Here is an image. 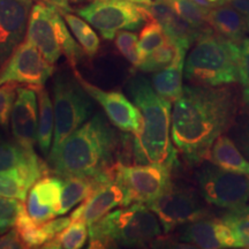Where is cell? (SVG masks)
<instances>
[{"instance_id": "cell-39", "label": "cell", "mask_w": 249, "mask_h": 249, "mask_svg": "<svg viewBox=\"0 0 249 249\" xmlns=\"http://www.w3.org/2000/svg\"><path fill=\"white\" fill-rule=\"evenodd\" d=\"M36 1H42V2H45V4L54 6V7H57L59 11L71 12V2L73 1V0H36Z\"/></svg>"}, {"instance_id": "cell-6", "label": "cell", "mask_w": 249, "mask_h": 249, "mask_svg": "<svg viewBox=\"0 0 249 249\" xmlns=\"http://www.w3.org/2000/svg\"><path fill=\"white\" fill-rule=\"evenodd\" d=\"M27 39L52 65L61 55H65L71 66L75 70L85 53L71 36L59 9L42 1H37L31 7Z\"/></svg>"}, {"instance_id": "cell-7", "label": "cell", "mask_w": 249, "mask_h": 249, "mask_svg": "<svg viewBox=\"0 0 249 249\" xmlns=\"http://www.w3.org/2000/svg\"><path fill=\"white\" fill-rule=\"evenodd\" d=\"M54 139L53 152L71 133L75 132L88 119L91 111V101L77 79L60 74L53 81Z\"/></svg>"}, {"instance_id": "cell-40", "label": "cell", "mask_w": 249, "mask_h": 249, "mask_svg": "<svg viewBox=\"0 0 249 249\" xmlns=\"http://www.w3.org/2000/svg\"><path fill=\"white\" fill-rule=\"evenodd\" d=\"M229 5L234 7L241 14L249 17V0H230Z\"/></svg>"}, {"instance_id": "cell-14", "label": "cell", "mask_w": 249, "mask_h": 249, "mask_svg": "<svg viewBox=\"0 0 249 249\" xmlns=\"http://www.w3.org/2000/svg\"><path fill=\"white\" fill-rule=\"evenodd\" d=\"M33 0H0V66L22 43Z\"/></svg>"}, {"instance_id": "cell-27", "label": "cell", "mask_w": 249, "mask_h": 249, "mask_svg": "<svg viewBox=\"0 0 249 249\" xmlns=\"http://www.w3.org/2000/svg\"><path fill=\"white\" fill-rule=\"evenodd\" d=\"M89 236V226L82 220H73L64 231L51 240L45 242L42 248L50 249H77L85 246Z\"/></svg>"}, {"instance_id": "cell-24", "label": "cell", "mask_w": 249, "mask_h": 249, "mask_svg": "<svg viewBox=\"0 0 249 249\" xmlns=\"http://www.w3.org/2000/svg\"><path fill=\"white\" fill-rule=\"evenodd\" d=\"M62 191H61V207L58 216L66 213L77 204L88 198L99 186V183L92 179L81 178V177H61Z\"/></svg>"}, {"instance_id": "cell-5", "label": "cell", "mask_w": 249, "mask_h": 249, "mask_svg": "<svg viewBox=\"0 0 249 249\" xmlns=\"http://www.w3.org/2000/svg\"><path fill=\"white\" fill-rule=\"evenodd\" d=\"M161 233L163 229L154 211L147 204L136 202L91 224L89 248L143 247L160 238Z\"/></svg>"}, {"instance_id": "cell-12", "label": "cell", "mask_w": 249, "mask_h": 249, "mask_svg": "<svg viewBox=\"0 0 249 249\" xmlns=\"http://www.w3.org/2000/svg\"><path fill=\"white\" fill-rule=\"evenodd\" d=\"M147 205L157 216L164 233H169L176 227L186 225L198 218L207 217V211L194 192L185 187L174 186L173 182L166 192Z\"/></svg>"}, {"instance_id": "cell-1", "label": "cell", "mask_w": 249, "mask_h": 249, "mask_svg": "<svg viewBox=\"0 0 249 249\" xmlns=\"http://www.w3.org/2000/svg\"><path fill=\"white\" fill-rule=\"evenodd\" d=\"M235 113V97L227 87L183 86L171 117L173 144L188 160H208L213 142L231 127Z\"/></svg>"}, {"instance_id": "cell-36", "label": "cell", "mask_w": 249, "mask_h": 249, "mask_svg": "<svg viewBox=\"0 0 249 249\" xmlns=\"http://www.w3.org/2000/svg\"><path fill=\"white\" fill-rule=\"evenodd\" d=\"M240 60H239V82L241 83L242 98L249 108V38L241 40Z\"/></svg>"}, {"instance_id": "cell-42", "label": "cell", "mask_w": 249, "mask_h": 249, "mask_svg": "<svg viewBox=\"0 0 249 249\" xmlns=\"http://www.w3.org/2000/svg\"><path fill=\"white\" fill-rule=\"evenodd\" d=\"M239 141H240L242 151H244L245 155L249 158V127L242 132L241 138L239 139Z\"/></svg>"}, {"instance_id": "cell-18", "label": "cell", "mask_w": 249, "mask_h": 249, "mask_svg": "<svg viewBox=\"0 0 249 249\" xmlns=\"http://www.w3.org/2000/svg\"><path fill=\"white\" fill-rule=\"evenodd\" d=\"M62 178L43 177L30 188L27 201V213L37 223H44L58 216L61 207Z\"/></svg>"}, {"instance_id": "cell-3", "label": "cell", "mask_w": 249, "mask_h": 249, "mask_svg": "<svg viewBox=\"0 0 249 249\" xmlns=\"http://www.w3.org/2000/svg\"><path fill=\"white\" fill-rule=\"evenodd\" d=\"M127 90L142 118L141 130L133 139L134 163L165 164L173 167L177 148L171 139L172 103L161 98L143 76L130 79Z\"/></svg>"}, {"instance_id": "cell-21", "label": "cell", "mask_w": 249, "mask_h": 249, "mask_svg": "<svg viewBox=\"0 0 249 249\" xmlns=\"http://www.w3.org/2000/svg\"><path fill=\"white\" fill-rule=\"evenodd\" d=\"M208 160L224 170L249 176V158L229 136H218L211 147Z\"/></svg>"}, {"instance_id": "cell-28", "label": "cell", "mask_w": 249, "mask_h": 249, "mask_svg": "<svg viewBox=\"0 0 249 249\" xmlns=\"http://www.w3.org/2000/svg\"><path fill=\"white\" fill-rule=\"evenodd\" d=\"M14 229L27 245V248L43 247V245L50 240L49 235L43 229V223L35 222L27 213V210L18 217Z\"/></svg>"}, {"instance_id": "cell-31", "label": "cell", "mask_w": 249, "mask_h": 249, "mask_svg": "<svg viewBox=\"0 0 249 249\" xmlns=\"http://www.w3.org/2000/svg\"><path fill=\"white\" fill-rule=\"evenodd\" d=\"M167 39L169 38L160 23L154 18L148 20L139 36V51L142 61L152 51L163 45Z\"/></svg>"}, {"instance_id": "cell-4", "label": "cell", "mask_w": 249, "mask_h": 249, "mask_svg": "<svg viewBox=\"0 0 249 249\" xmlns=\"http://www.w3.org/2000/svg\"><path fill=\"white\" fill-rule=\"evenodd\" d=\"M239 60L240 45L209 28L194 43L183 75L192 85L226 87L239 82Z\"/></svg>"}, {"instance_id": "cell-16", "label": "cell", "mask_w": 249, "mask_h": 249, "mask_svg": "<svg viewBox=\"0 0 249 249\" xmlns=\"http://www.w3.org/2000/svg\"><path fill=\"white\" fill-rule=\"evenodd\" d=\"M180 239L198 248H236L234 234L222 218L202 217L186 224L180 233Z\"/></svg>"}, {"instance_id": "cell-33", "label": "cell", "mask_w": 249, "mask_h": 249, "mask_svg": "<svg viewBox=\"0 0 249 249\" xmlns=\"http://www.w3.org/2000/svg\"><path fill=\"white\" fill-rule=\"evenodd\" d=\"M114 43L117 49L128 60L133 66L139 67L142 58L139 51V37L136 34L127 30L118 31L114 36Z\"/></svg>"}, {"instance_id": "cell-20", "label": "cell", "mask_w": 249, "mask_h": 249, "mask_svg": "<svg viewBox=\"0 0 249 249\" xmlns=\"http://www.w3.org/2000/svg\"><path fill=\"white\" fill-rule=\"evenodd\" d=\"M207 23L214 33L224 38L240 44L246 35L245 15L231 5L209 8Z\"/></svg>"}, {"instance_id": "cell-41", "label": "cell", "mask_w": 249, "mask_h": 249, "mask_svg": "<svg viewBox=\"0 0 249 249\" xmlns=\"http://www.w3.org/2000/svg\"><path fill=\"white\" fill-rule=\"evenodd\" d=\"M192 1L196 2V4L202 6V7L213 8V7H219V6L229 5L230 0H192Z\"/></svg>"}, {"instance_id": "cell-35", "label": "cell", "mask_w": 249, "mask_h": 249, "mask_svg": "<svg viewBox=\"0 0 249 249\" xmlns=\"http://www.w3.org/2000/svg\"><path fill=\"white\" fill-rule=\"evenodd\" d=\"M18 87V83L13 82L0 85V126L6 127L11 120Z\"/></svg>"}, {"instance_id": "cell-29", "label": "cell", "mask_w": 249, "mask_h": 249, "mask_svg": "<svg viewBox=\"0 0 249 249\" xmlns=\"http://www.w3.org/2000/svg\"><path fill=\"white\" fill-rule=\"evenodd\" d=\"M222 219L232 230L236 248L249 249V205L227 210Z\"/></svg>"}, {"instance_id": "cell-19", "label": "cell", "mask_w": 249, "mask_h": 249, "mask_svg": "<svg viewBox=\"0 0 249 249\" xmlns=\"http://www.w3.org/2000/svg\"><path fill=\"white\" fill-rule=\"evenodd\" d=\"M0 171H18L28 186L51 172L35 150H28L18 143H0Z\"/></svg>"}, {"instance_id": "cell-8", "label": "cell", "mask_w": 249, "mask_h": 249, "mask_svg": "<svg viewBox=\"0 0 249 249\" xmlns=\"http://www.w3.org/2000/svg\"><path fill=\"white\" fill-rule=\"evenodd\" d=\"M172 166L165 164L117 163L113 179L126 194L127 205L132 203L149 204L158 198L172 185Z\"/></svg>"}, {"instance_id": "cell-25", "label": "cell", "mask_w": 249, "mask_h": 249, "mask_svg": "<svg viewBox=\"0 0 249 249\" xmlns=\"http://www.w3.org/2000/svg\"><path fill=\"white\" fill-rule=\"evenodd\" d=\"M65 18L67 27L70 28L71 33L75 36V38L83 52L92 58L93 55L98 52L99 45H101V40L95 30L90 27V24L87 22L85 18H81L77 15L73 14L71 11H59Z\"/></svg>"}, {"instance_id": "cell-13", "label": "cell", "mask_w": 249, "mask_h": 249, "mask_svg": "<svg viewBox=\"0 0 249 249\" xmlns=\"http://www.w3.org/2000/svg\"><path fill=\"white\" fill-rule=\"evenodd\" d=\"M75 77L90 98L101 105L114 127L124 133H132L133 135L141 130L142 118L140 110L123 92L103 90L89 83L79 73H75Z\"/></svg>"}, {"instance_id": "cell-11", "label": "cell", "mask_w": 249, "mask_h": 249, "mask_svg": "<svg viewBox=\"0 0 249 249\" xmlns=\"http://www.w3.org/2000/svg\"><path fill=\"white\" fill-rule=\"evenodd\" d=\"M53 71V65L27 39L14 50L0 67V85L13 82L28 87L44 86Z\"/></svg>"}, {"instance_id": "cell-37", "label": "cell", "mask_w": 249, "mask_h": 249, "mask_svg": "<svg viewBox=\"0 0 249 249\" xmlns=\"http://www.w3.org/2000/svg\"><path fill=\"white\" fill-rule=\"evenodd\" d=\"M71 223V217H60L55 218V219H50L43 223V229L46 232V234L49 235L50 240L52 238H54L55 235L59 234L61 231H64L66 227Z\"/></svg>"}, {"instance_id": "cell-23", "label": "cell", "mask_w": 249, "mask_h": 249, "mask_svg": "<svg viewBox=\"0 0 249 249\" xmlns=\"http://www.w3.org/2000/svg\"><path fill=\"white\" fill-rule=\"evenodd\" d=\"M36 91L38 99V124H37V143L40 151L49 156L53 136V104L50 98L49 92L43 86L30 87Z\"/></svg>"}, {"instance_id": "cell-43", "label": "cell", "mask_w": 249, "mask_h": 249, "mask_svg": "<svg viewBox=\"0 0 249 249\" xmlns=\"http://www.w3.org/2000/svg\"><path fill=\"white\" fill-rule=\"evenodd\" d=\"M245 22H246V31L249 34V17L245 15Z\"/></svg>"}, {"instance_id": "cell-22", "label": "cell", "mask_w": 249, "mask_h": 249, "mask_svg": "<svg viewBox=\"0 0 249 249\" xmlns=\"http://www.w3.org/2000/svg\"><path fill=\"white\" fill-rule=\"evenodd\" d=\"M185 60L174 62L164 70L155 71L152 75V88L161 98L174 103L183 91V68Z\"/></svg>"}, {"instance_id": "cell-15", "label": "cell", "mask_w": 249, "mask_h": 249, "mask_svg": "<svg viewBox=\"0 0 249 249\" xmlns=\"http://www.w3.org/2000/svg\"><path fill=\"white\" fill-rule=\"evenodd\" d=\"M37 124L38 105L36 91L28 86H18L11 114L12 133L17 143L28 150H34L37 142Z\"/></svg>"}, {"instance_id": "cell-9", "label": "cell", "mask_w": 249, "mask_h": 249, "mask_svg": "<svg viewBox=\"0 0 249 249\" xmlns=\"http://www.w3.org/2000/svg\"><path fill=\"white\" fill-rule=\"evenodd\" d=\"M76 12L105 39H113L120 30L138 29L150 20L145 9L130 0H91Z\"/></svg>"}, {"instance_id": "cell-32", "label": "cell", "mask_w": 249, "mask_h": 249, "mask_svg": "<svg viewBox=\"0 0 249 249\" xmlns=\"http://www.w3.org/2000/svg\"><path fill=\"white\" fill-rule=\"evenodd\" d=\"M30 187L24 181L18 171H0V195L24 201Z\"/></svg>"}, {"instance_id": "cell-2", "label": "cell", "mask_w": 249, "mask_h": 249, "mask_svg": "<svg viewBox=\"0 0 249 249\" xmlns=\"http://www.w3.org/2000/svg\"><path fill=\"white\" fill-rule=\"evenodd\" d=\"M123 144L117 130L104 117L96 114L49 154L50 170L60 177H81L105 183L113 179Z\"/></svg>"}, {"instance_id": "cell-17", "label": "cell", "mask_w": 249, "mask_h": 249, "mask_svg": "<svg viewBox=\"0 0 249 249\" xmlns=\"http://www.w3.org/2000/svg\"><path fill=\"white\" fill-rule=\"evenodd\" d=\"M117 207H127L126 194L119 183L112 179L99 186L86 198L82 204L73 211L71 219V222L82 220L90 226Z\"/></svg>"}, {"instance_id": "cell-38", "label": "cell", "mask_w": 249, "mask_h": 249, "mask_svg": "<svg viewBox=\"0 0 249 249\" xmlns=\"http://www.w3.org/2000/svg\"><path fill=\"white\" fill-rule=\"evenodd\" d=\"M23 249L27 248L21 236L18 235L15 229L5 232L4 235L0 236V249Z\"/></svg>"}, {"instance_id": "cell-30", "label": "cell", "mask_w": 249, "mask_h": 249, "mask_svg": "<svg viewBox=\"0 0 249 249\" xmlns=\"http://www.w3.org/2000/svg\"><path fill=\"white\" fill-rule=\"evenodd\" d=\"M167 2L174 12L198 29L210 28L207 23V15L209 8L202 7L192 0H160Z\"/></svg>"}, {"instance_id": "cell-26", "label": "cell", "mask_w": 249, "mask_h": 249, "mask_svg": "<svg viewBox=\"0 0 249 249\" xmlns=\"http://www.w3.org/2000/svg\"><path fill=\"white\" fill-rule=\"evenodd\" d=\"M187 51L177 45L172 40L167 39L163 45L152 51L150 54L143 59V61L138 67L142 71L155 73L164 68L171 66L174 62L182 60L186 58Z\"/></svg>"}, {"instance_id": "cell-10", "label": "cell", "mask_w": 249, "mask_h": 249, "mask_svg": "<svg viewBox=\"0 0 249 249\" xmlns=\"http://www.w3.org/2000/svg\"><path fill=\"white\" fill-rule=\"evenodd\" d=\"M201 194L207 203L226 210L249 205V176L224 170L213 163L197 172Z\"/></svg>"}, {"instance_id": "cell-34", "label": "cell", "mask_w": 249, "mask_h": 249, "mask_svg": "<svg viewBox=\"0 0 249 249\" xmlns=\"http://www.w3.org/2000/svg\"><path fill=\"white\" fill-rule=\"evenodd\" d=\"M26 210L23 201L0 195V234L14 227L18 217Z\"/></svg>"}]
</instances>
